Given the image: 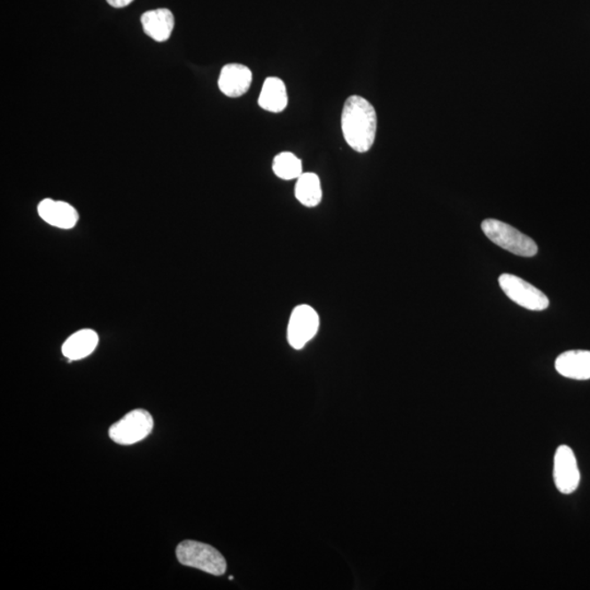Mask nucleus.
I'll return each mask as SVG.
<instances>
[{
    "mask_svg": "<svg viewBox=\"0 0 590 590\" xmlns=\"http://www.w3.org/2000/svg\"><path fill=\"white\" fill-rule=\"evenodd\" d=\"M341 129L345 143L354 151L364 153L373 147L377 130V115L374 106L364 97L353 96L345 102Z\"/></svg>",
    "mask_w": 590,
    "mask_h": 590,
    "instance_id": "obj_1",
    "label": "nucleus"
},
{
    "mask_svg": "<svg viewBox=\"0 0 590 590\" xmlns=\"http://www.w3.org/2000/svg\"><path fill=\"white\" fill-rule=\"evenodd\" d=\"M176 556L181 564L212 575L221 576L227 571V562L223 555L213 547L203 542H181L176 547Z\"/></svg>",
    "mask_w": 590,
    "mask_h": 590,
    "instance_id": "obj_2",
    "label": "nucleus"
},
{
    "mask_svg": "<svg viewBox=\"0 0 590 590\" xmlns=\"http://www.w3.org/2000/svg\"><path fill=\"white\" fill-rule=\"evenodd\" d=\"M259 105L261 109L280 113L288 106L287 87L281 79L277 77L267 78L262 86Z\"/></svg>",
    "mask_w": 590,
    "mask_h": 590,
    "instance_id": "obj_12",
    "label": "nucleus"
},
{
    "mask_svg": "<svg viewBox=\"0 0 590 590\" xmlns=\"http://www.w3.org/2000/svg\"><path fill=\"white\" fill-rule=\"evenodd\" d=\"M555 369L562 377L586 381L590 379V351L572 350L555 361Z\"/></svg>",
    "mask_w": 590,
    "mask_h": 590,
    "instance_id": "obj_10",
    "label": "nucleus"
},
{
    "mask_svg": "<svg viewBox=\"0 0 590 590\" xmlns=\"http://www.w3.org/2000/svg\"><path fill=\"white\" fill-rule=\"evenodd\" d=\"M142 25L144 33L152 40L166 42L172 35L175 20L171 11L160 8L144 12L142 16Z\"/></svg>",
    "mask_w": 590,
    "mask_h": 590,
    "instance_id": "obj_11",
    "label": "nucleus"
},
{
    "mask_svg": "<svg viewBox=\"0 0 590 590\" xmlns=\"http://www.w3.org/2000/svg\"><path fill=\"white\" fill-rule=\"evenodd\" d=\"M97 344L98 336L95 330H78L65 341L62 348L63 354L69 360V362L82 360L90 355L96 350Z\"/></svg>",
    "mask_w": 590,
    "mask_h": 590,
    "instance_id": "obj_13",
    "label": "nucleus"
},
{
    "mask_svg": "<svg viewBox=\"0 0 590 590\" xmlns=\"http://www.w3.org/2000/svg\"><path fill=\"white\" fill-rule=\"evenodd\" d=\"M554 479L556 489L563 494L573 493L580 482L578 461L568 445L557 447L555 455Z\"/></svg>",
    "mask_w": 590,
    "mask_h": 590,
    "instance_id": "obj_7",
    "label": "nucleus"
},
{
    "mask_svg": "<svg viewBox=\"0 0 590 590\" xmlns=\"http://www.w3.org/2000/svg\"><path fill=\"white\" fill-rule=\"evenodd\" d=\"M106 2L112 7L124 8L126 6H128V4H130L131 3H133L134 0H106Z\"/></svg>",
    "mask_w": 590,
    "mask_h": 590,
    "instance_id": "obj_16",
    "label": "nucleus"
},
{
    "mask_svg": "<svg viewBox=\"0 0 590 590\" xmlns=\"http://www.w3.org/2000/svg\"><path fill=\"white\" fill-rule=\"evenodd\" d=\"M320 317L313 307L299 306L294 308L288 326V341L292 348L301 350L316 336Z\"/></svg>",
    "mask_w": 590,
    "mask_h": 590,
    "instance_id": "obj_6",
    "label": "nucleus"
},
{
    "mask_svg": "<svg viewBox=\"0 0 590 590\" xmlns=\"http://www.w3.org/2000/svg\"><path fill=\"white\" fill-rule=\"evenodd\" d=\"M252 74L251 69L241 64H228L220 73L218 86L229 97L245 96L251 88Z\"/></svg>",
    "mask_w": 590,
    "mask_h": 590,
    "instance_id": "obj_8",
    "label": "nucleus"
},
{
    "mask_svg": "<svg viewBox=\"0 0 590 590\" xmlns=\"http://www.w3.org/2000/svg\"><path fill=\"white\" fill-rule=\"evenodd\" d=\"M295 197L306 207H316L322 198L320 177L315 173H303L295 186Z\"/></svg>",
    "mask_w": 590,
    "mask_h": 590,
    "instance_id": "obj_14",
    "label": "nucleus"
},
{
    "mask_svg": "<svg viewBox=\"0 0 590 590\" xmlns=\"http://www.w3.org/2000/svg\"><path fill=\"white\" fill-rule=\"evenodd\" d=\"M482 231L494 245L512 254L522 257H533L538 246L531 237L519 232L517 229L495 219H486L481 224Z\"/></svg>",
    "mask_w": 590,
    "mask_h": 590,
    "instance_id": "obj_3",
    "label": "nucleus"
},
{
    "mask_svg": "<svg viewBox=\"0 0 590 590\" xmlns=\"http://www.w3.org/2000/svg\"><path fill=\"white\" fill-rule=\"evenodd\" d=\"M37 213L50 226L69 229L76 227L79 220L77 210L65 201L46 198L37 206Z\"/></svg>",
    "mask_w": 590,
    "mask_h": 590,
    "instance_id": "obj_9",
    "label": "nucleus"
},
{
    "mask_svg": "<svg viewBox=\"0 0 590 590\" xmlns=\"http://www.w3.org/2000/svg\"><path fill=\"white\" fill-rule=\"evenodd\" d=\"M154 421L147 410L130 411L109 430L110 438L117 444L133 445L143 441L152 432Z\"/></svg>",
    "mask_w": 590,
    "mask_h": 590,
    "instance_id": "obj_4",
    "label": "nucleus"
},
{
    "mask_svg": "<svg viewBox=\"0 0 590 590\" xmlns=\"http://www.w3.org/2000/svg\"><path fill=\"white\" fill-rule=\"evenodd\" d=\"M273 170L281 180H298L303 175L302 161L291 152H281L274 159Z\"/></svg>",
    "mask_w": 590,
    "mask_h": 590,
    "instance_id": "obj_15",
    "label": "nucleus"
},
{
    "mask_svg": "<svg viewBox=\"0 0 590 590\" xmlns=\"http://www.w3.org/2000/svg\"><path fill=\"white\" fill-rule=\"evenodd\" d=\"M499 284L507 297L519 307L535 312L545 311L549 307L547 295L517 276L504 274L499 278Z\"/></svg>",
    "mask_w": 590,
    "mask_h": 590,
    "instance_id": "obj_5",
    "label": "nucleus"
}]
</instances>
